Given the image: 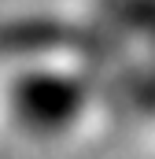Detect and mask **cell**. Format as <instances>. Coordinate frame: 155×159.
Masks as SVG:
<instances>
[{
  "mask_svg": "<svg viewBox=\"0 0 155 159\" xmlns=\"http://www.w3.org/2000/svg\"><path fill=\"white\" fill-rule=\"evenodd\" d=\"M15 107L33 129H59L81 107V85L63 74H26L15 89Z\"/></svg>",
  "mask_w": 155,
  "mask_h": 159,
  "instance_id": "obj_1",
  "label": "cell"
}]
</instances>
